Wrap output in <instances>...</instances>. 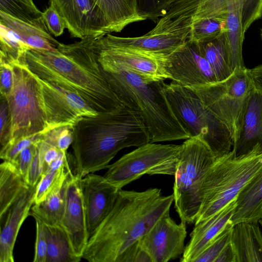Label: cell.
<instances>
[{
	"label": "cell",
	"instance_id": "obj_1",
	"mask_svg": "<svg viewBox=\"0 0 262 262\" xmlns=\"http://www.w3.org/2000/svg\"><path fill=\"white\" fill-rule=\"evenodd\" d=\"M173 194L161 189H120L115 204L89 238L82 258L90 262H130L139 241L170 212Z\"/></svg>",
	"mask_w": 262,
	"mask_h": 262
},
{
	"label": "cell",
	"instance_id": "obj_2",
	"mask_svg": "<svg viewBox=\"0 0 262 262\" xmlns=\"http://www.w3.org/2000/svg\"><path fill=\"white\" fill-rule=\"evenodd\" d=\"M95 38L60 43L53 51L30 49L25 61L39 78L76 93L98 113L110 112L123 104L101 72L94 50Z\"/></svg>",
	"mask_w": 262,
	"mask_h": 262
},
{
	"label": "cell",
	"instance_id": "obj_3",
	"mask_svg": "<svg viewBox=\"0 0 262 262\" xmlns=\"http://www.w3.org/2000/svg\"><path fill=\"white\" fill-rule=\"evenodd\" d=\"M73 131L74 171L81 178L107 168L123 148L150 142L140 115L124 105L112 112L79 118Z\"/></svg>",
	"mask_w": 262,
	"mask_h": 262
},
{
	"label": "cell",
	"instance_id": "obj_4",
	"mask_svg": "<svg viewBox=\"0 0 262 262\" xmlns=\"http://www.w3.org/2000/svg\"><path fill=\"white\" fill-rule=\"evenodd\" d=\"M96 58L103 76L120 102L136 111L142 118L150 142L190 138L173 114L164 92V80L146 78Z\"/></svg>",
	"mask_w": 262,
	"mask_h": 262
},
{
	"label": "cell",
	"instance_id": "obj_5",
	"mask_svg": "<svg viewBox=\"0 0 262 262\" xmlns=\"http://www.w3.org/2000/svg\"><path fill=\"white\" fill-rule=\"evenodd\" d=\"M262 169V148L258 144L248 152L236 156L232 150L216 159L204 178L201 204L195 223L209 217L234 200Z\"/></svg>",
	"mask_w": 262,
	"mask_h": 262
},
{
	"label": "cell",
	"instance_id": "obj_6",
	"mask_svg": "<svg viewBox=\"0 0 262 262\" xmlns=\"http://www.w3.org/2000/svg\"><path fill=\"white\" fill-rule=\"evenodd\" d=\"M164 92L176 118L190 138L201 139L216 159L232 151L233 142L228 128L193 90L172 81L164 83Z\"/></svg>",
	"mask_w": 262,
	"mask_h": 262
},
{
	"label": "cell",
	"instance_id": "obj_7",
	"mask_svg": "<svg viewBox=\"0 0 262 262\" xmlns=\"http://www.w3.org/2000/svg\"><path fill=\"white\" fill-rule=\"evenodd\" d=\"M233 8L238 10L246 31L255 21L262 18V0H168L150 32L189 34L195 23L227 14Z\"/></svg>",
	"mask_w": 262,
	"mask_h": 262
},
{
	"label": "cell",
	"instance_id": "obj_8",
	"mask_svg": "<svg viewBox=\"0 0 262 262\" xmlns=\"http://www.w3.org/2000/svg\"><path fill=\"white\" fill-rule=\"evenodd\" d=\"M25 56L11 63L13 85L6 98L11 118L9 141L50 130L41 84L28 68Z\"/></svg>",
	"mask_w": 262,
	"mask_h": 262
},
{
	"label": "cell",
	"instance_id": "obj_9",
	"mask_svg": "<svg viewBox=\"0 0 262 262\" xmlns=\"http://www.w3.org/2000/svg\"><path fill=\"white\" fill-rule=\"evenodd\" d=\"M215 160L208 146L198 137L189 138L181 144L172 193L181 221L195 223L201 204L203 181Z\"/></svg>",
	"mask_w": 262,
	"mask_h": 262
},
{
	"label": "cell",
	"instance_id": "obj_10",
	"mask_svg": "<svg viewBox=\"0 0 262 262\" xmlns=\"http://www.w3.org/2000/svg\"><path fill=\"white\" fill-rule=\"evenodd\" d=\"M254 87L249 69L246 68L233 73L223 81L191 89L227 127L234 146L239 138L247 102Z\"/></svg>",
	"mask_w": 262,
	"mask_h": 262
},
{
	"label": "cell",
	"instance_id": "obj_11",
	"mask_svg": "<svg viewBox=\"0 0 262 262\" xmlns=\"http://www.w3.org/2000/svg\"><path fill=\"white\" fill-rule=\"evenodd\" d=\"M181 145L149 142L107 166L104 178L119 190L145 174L174 176Z\"/></svg>",
	"mask_w": 262,
	"mask_h": 262
},
{
	"label": "cell",
	"instance_id": "obj_12",
	"mask_svg": "<svg viewBox=\"0 0 262 262\" xmlns=\"http://www.w3.org/2000/svg\"><path fill=\"white\" fill-rule=\"evenodd\" d=\"M94 50L97 57L144 78L164 81L170 79L164 68V60L168 54L119 46L110 41L105 35L95 37Z\"/></svg>",
	"mask_w": 262,
	"mask_h": 262
},
{
	"label": "cell",
	"instance_id": "obj_13",
	"mask_svg": "<svg viewBox=\"0 0 262 262\" xmlns=\"http://www.w3.org/2000/svg\"><path fill=\"white\" fill-rule=\"evenodd\" d=\"M164 68L170 79L190 89L218 81L196 43L189 40L166 56Z\"/></svg>",
	"mask_w": 262,
	"mask_h": 262
},
{
	"label": "cell",
	"instance_id": "obj_14",
	"mask_svg": "<svg viewBox=\"0 0 262 262\" xmlns=\"http://www.w3.org/2000/svg\"><path fill=\"white\" fill-rule=\"evenodd\" d=\"M82 178L70 168L63 187L64 207L59 223L75 254L80 258L89 238L81 186Z\"/></svg>",
	"mask_w": 262,
	"mask_h": 262
},
{
	"label": "cell",
	"instance_id": "obj_15",
	"mask_svg": "<svg viewBox=\"0 0 262 262\" xmlns=\"http://www.w3.org/2000/svg\"><path fill=\"white\" fill-rule=\"evenodd\" d=\"M37 77L41 84L50 130L73 125L81 117L98 114L76 93Z\"/></svg>",
	"mask_w": 262,
	"mask_h": 262
},
{
	"label": "cell",
	"instance_id": "obj_16",
	"mask_svg": "<svg viewBox=\"0 0 262 262\" xmlns=\"http://www.w3.org/2000/svg\"><path fill=\"white\" fill-rule=\"evenodd\" d=\"M186 223L177 224L170 212L161 217L139 241L152 262H167L183 254L187 235Z\"/></svg>",
	"mask_w": 262,
	"mask_h": 262
},
{
	"label": "cell",
	"instance_id": "obj_17",
	"mask_svg": "<svg viewBox=\"0 0 262 262\" xmlns=\"http://www.w3.org/2000/svg\"><path fill=\"white\" fill-rule=\"evenodd\" d=\"M74 37L84 39L108 33L105 16L93 0H51Z\"/></svg>",
	"mask_w": 262,
	"mask_h": 262
},
{
	"label": "cell",
	"instance_id": "obj_18",
	"mask_svg": "<svg viewBox=\"0 0 262 262\" xmlns=\"http://www.w3.org/2000/svg\"><path fill=\"white\" fill-rule=\"evenodd\" d=\"M81 186L90 238L113 208L120 190L94 173L83 177Z\"/></svg>",
	"mask_w": 262,
	"mask_h": 262
},
{
	"label": "cell",
	"instance_id": "obj_19",
	"mask_svg": "<svg viewBox=\"0 0 262 262\" xmlns=\"http://www.w3.org/2000/svg\"><path fill=\"white\" fill-rule=\"evenodd\" d=\"M36 186L24 191L0 217V262H13V249L19 229L30 215Z\"/></svg>",
	"mask_w": 262,
	"mask_h": 262
},
{
	"label": "cell",
	"instance_id": "obj_20",
	"mask_svg": "<svg viewBox=\"0 0 262 262\" xmlns=\"http://www.w3.org/2000/svg\"><path fill=\"white\" fill-rule=\"evenodd\" d=\"M236 206V198L209 217L195 223L181 258V262H193L230 221Z\"/></svg>",
	"mask_w": 262,
	"mask_h": 262
},
{
	"label": "cell",
	"instance_id": "obj_21",
	"mask_svg": "<svg viewBox=\"0 0 262 262\" xmlns=\"http://www.w3.org/2000/svg\"><path fill=\"white\" fill-rule=\"evenodd\" d=\"M257 144L262 148V89L255 85L247 102L239 138L232 150L239 156Z\"/></svg>",
	"mask_w": 262,
	"mask_h": 262
},
{
	"label": "cell",
	"instance_id": "obj_22",
	"mask_svg": "<svg viewBox=\"0 0 262 262\" xmlns=\"http://www.w3.org/2000/svg\"><path fill=\"white\" fill-rule=\"evenodd\" d=\"M230 242L236 262H262V233L258 222H241L234 225Z\"/></svg>",
	"mask_w": 262,
	"mask_h": 262
},
{
	"label": "cell",
	"instance_id": "obj_23",
	"mask_svg": "<svg viewBox=\"0 0 262 262\" xmlns=\"http://www.w3.org/2000/svg\"><path fill=\"white\" fill-rule=\"evenodd\" d=\"M262 217V169L243 187L236 197V206L230 219L235 225L256 222Z\"/></svg>",
	"mask_w": 262,
	"mask_h": 262
},
{
	"label": "cell",
	"instance_id": "obj_24",
	"mask_svg": "<svg viewBox=\"0 0 262 262\" xmlns=\"http://www.w3.org/2000/svg\"><path fill=\"white\" fill-rule=\"evenodd\" d=\"M103 12L108 32H120L131 24L147 19L139 10L138 0H93Z\"/></svg>",
	"mask_w": 262,
	"mask_h": 262
},
{
	"label": "cell",
	"instance_id": "obj_25",
	"mask_svg": "<svg viewBox=\"0 0 262 262\" xmlns=\"http://www.w3.org/2000/svg\"><path fill=\"white\" fill-rule=\"evenodd\" d=\"M112 42L121 46L132 47L158 53L169 54L185 43L189 37L186 34H146L135 37H123L110 33L105 34Z\"/></svg>",
	"mask_w": 262,
	"mask_h": 262
},
{
	"label": "cell",
	"instance_id": "obj_26",
	"mask_svg": "<svg viewBox=\"0 0 262 262\" xmlns=\"http://www.w3.org/2000/svg\"><path fill=\"white\" fill-rule=\"evenodd\" d=\"M0 24L15 33L32 49L53 51L60 42L54 39L48 31L14 18L0 11Z\"/></svg>",
	"mask_w": 262,
	"mask_h": 262
},
{
	"label": "cell",
	"instance_id": "obj_27",
	"mask_svg": "<svg viewBox=\"0 0 262 262\" xmlns=\"http://www.w3.org/2000/svg\"><path fill=\"white\" fill-rule=\"evenodd\" d=\"M30 185L15 165L4 161L0 165V217Z\"/></svg>",
	"mask_w": 262,
	"mask_h": 262
},
{
	"label": "cell",
	"instance_id": "obj_28",
	"mask_svg": "<svg viewBox=\"0 0 262 262\" xmlns=\"http://www.w3.org/2000/svg\"><path fill=\"white\" fill-rule=\"evenodd\" d=\"M227 30L225 32V46L233 73L245 69L243 58V43L246 31L241 22L239 11L233 9L227 14Z\"/></svg>",
	"mask_w": 262,
	"mask_h": 262
},
{
	"label": "cell",
	"instance_id": "obj_29",
	"mask_svg": "<svg viewBox=\"0 0 262 262\" xmlns=\"http://www.w3.org/2000/svg\"><path fill=\"white\" fill-rule=\"evenodd\" d=\"M225 32L213 39L195 42L212 68L218 81L226 79L233 74L225 46Z\"/></svg>",
	"mask_w": 262,
	"mask_h": 262
},
{
	"label": "cell",
	"instance_id": "obj_30",
	"mask_svg": "<svg viewBox=\"0 0 262 262\" xmlns=\"http://www.w3.org/2000/svg\"><path fill=\"white\" fill-rule=\"evenodd\" d=\"M47 241L46 262H78L81 258L74 253L69 237L59 225L44 223Z\"/></svg>",
	"mask_w": 262,
	"mask_h": 262
},
{
	"label": "cell",
	"instance_id": "obj_31",
	"mask_svg": "<svg viewBox=\"0 0 262 262\" xmlns=\"http://www.w3.org/2000/svg\"><path fill=\"white\" fill-rule=\"evenodd\" d=\"M68 176L56 184L42 202L33 205L30 215L47 224L59 225L64 207L63 187Z\"/></svg>",
	"mask_w": 262,
	"mask_h": 262
},
{
	"label": "cell",
	"instance_id": "obj_32",
	"mask_svg": "<svg viewBox=\"0 0 262 262\" xmlns=\"http://www.w3.org/2000/svg\"><path fill=\"white\" fill-rule=\"evenodd\" d=\"M227 14L203 18L195 23L190 28L188 40L195 42L204 41L226 31Z\"/></svg>",
	"mask_w": 262,
	"mask_h": 262
},
{
	"label": "cell",
	"instance_id": "obj_33",
	"mask_svg": "<svg viewBox=\"0 0 262 262\" xmlns=\"http://www.w3.org/2000/svg\"><path fill=\"white\" fill-rule=\"evenodd\" d=\"M0 11L49 31L42 12L21 0H0Z\"/></svg>",
	"mask_w": 262,
	"mask_h": 262
},
{
	"label": "cell",
	"instance_id": "obj_34",
	"mask_svg": "<svg viewBox=\"0 0 262 262\" xmlns=\"http://www.w3.org/2000/svg\"><path fill=\"white\" fill-rule=\"evenodd\" d=\"M0 27V58L11 63L19 60L32 49L14 31L1 24Z\"/></svg>",
	"mask_w": 262,
	"mask_h": 262
},
{
	"label": "cell",
	"instance_id": "obj_35",
	"mask_svg": "<svg viewBox=\"0 0 262 262\" xmlns=\"http://www.w3.org/2000/svg\"><path fill=\"white\" fill-rule=\"evenodd\" d=\"M70 168V161L68 158L61 168L54 170H45L36 187L34 204L42 202L56 184L68 175Z\"/></svg>",
	"mask_w": 262,
	"mask_h": 262
},
{
	"label": "cell",
	"instance_id": "obj_36",
	"mask_svg": "<svg viewBox=\"0 0 262 262\" xmlns=\"http://www.w3.org/2000/svg\"><path fill=\"white\" fill-rule=\"evenodd\" d=\"M233 225L230 221L224 229L193 260V262H215L222 250L230 242Z\"/></svg>",
	"mask_w": 262,
	"mask_h": 262
},
{
	"label": "cell",
	"instance_id": "obj_37",
	"mask_svg": "<svg viewBox=\"0 0 262 262\" xmlns=\"http://www.w3.org/2000/svg\"><path fill=\"white\" fill-rule=\"evenodd\" d=\"M73 125H63L52 128L45 133L43 140L61 151H67L73 141Z\"/></svg>",
	"mask_w": 262,
	"mask_h": 262
},
{
	"label": "cell",
	"instance_id": "obj_38",
	"mask_svg": "<svg viewBox=\"0 0 262 262\" xmlns=\"http://www.w3.org/2000/svg\"><path fill=\"white\" fill-rule=\"evenodd\" d=\"M45 133L22 138L13 141H9L1 148V158L4 161L14 162L21 150L28 146L41 140Z\"/></svg>",
	"mask_w": 262,
	"mask_h": 262
},
{
	"label": "cell",
	"instance_id": "obj_39",
	"mask_svg": "<svg viewBox=\"0 0 262 262\" xmlns=\"http://www.w3.org/2000/svg\"><path fill=\"white\" fill-rule=\"evenodd\" d=\"M42 17L49 32L55 36L61 35L67 28L65 21L52 3L42 12Z\"/></svg>",
	"mask_w": 262,
	"mask_h": 262
},
{
	"label": "cell",
	"instance_id": "obj_40",
	"mask_svg": "<svg viewBox=\"0 0 262 262\" xmlns=\"http://www.w3.org/2000/svg\"><path fill=\"white\" fill-rule=\"evenodd\" d=\"M34 218L36 223V238L33 261L46 262L47 246L43 223L38 218Z\"/></svg>",
	"mask_w": 262,
	"mask_h": 262
},
{
	"label": "cell",
	"instance_id": "obj_41",
	"mask_svg": "<svg viewBox=\"0 0 262 262\" xmlns=\"http://www.w3.org/2000/svg\"><path fill=\"white\" fill-rule=\"evenodd\" d=\"M39 142L34 143L21 150L14 162H12L15 165L27 183L30 168L35 152L37 144Z\"/></svg>",
	"mask_w": 262,
	"mask_h": 262
},
{
	"label": "cell",
	"instance_id": "obj_42",
	"mask_svg": "<svg viewBox=\"0 0 262 262\" xmlns=\"http://www.w3.org/2000/svg\"><path fill=\"white\" fill-rule=\"evenodd\" d=\"M11 137V118L7 100L1 97L0 142L2 147L6 145Z\"/></svg>",
	"mask_w": 262,
	"mask_h": 262
},
{
	"label": "cell",
	"instance_id": "obj_43",
	"mask_svg": "<svg viewBox=\"0 0 262 262\" xmlns=\"http://www.w3.org/2000/svg\"><path fill=\"white\" fill-rule=\"evenodd\" d=\"M39 142L37 144L29 172L28 183L31 186H36L45 169L43 155Z\"/></svg>",
	"mask_w": 262,
	"mask_h": 262
},
{
	"label": "cell",
	"instance_id": "obj_44",
	"mask_svg": "<svg viewBox=\"0 0 262 262\" xmlns=\"http://www.w3.org/2000/svg\"><path fill=\"white\" fill-rule=\"evenodd\" d=\"M12 66L0 58V92L1 97L6 98L11 92L13 85Z\"/></svg>",
	"mask_w": 262,
	"mask_h": 262
},
{
	"label": "cell",
	"instance_id": "obj_45",
	"mask_svg": "<svg viewBox=\"0 0 262 262\" xmlns=\"http://www.w3.org/2000/svg\"><path fill=\"white\" fill-rule=\"evenodd\" d=\"M168 0H138L139 10L147 19L157 23L159 14Z\"/></svg>",
	"mask_w": 262,
	"mask_h": 262
},
{
	"label": "cell",
	"instance_id": "obj_46",
	"mask_svg": "<svg viewBox=\"0 0 262 262\" xmlns=\"http://www.w3.org/2000/svg\"><path fill=\"white\" fill-rule=\"evenodd\" d=\"M215 262H236V254L231 242L223 248Z\"/></svg>",
	"mask_w": 262,
	"mask_h": 262
},
{
	"label": "cell",
	"instance_id": "obj_47",
	"mask_svg": "<svg viewBox=\"0 0 262 262\" xmlns=\"http://www.w3.org/2000/svg\"><path fill=\"white\" fill-rule=\"evenodd\" d=\"M249 71L255 85L262 89V64L249 69Z\"/></svg>",
	"mask_w": 262,
	"mask_h": 262
},
{
	"label": "cell",
	"instance_id": "obj_48",
	"mask_svg": "<svg viewBox=\"0 0 262 262\" xmlns=\"http://www.w3.org/2000/svg\"><path fill=\"white\" fill-rule=\"evenodd\" d=\"M34 9H38L35 5L33 0H21Z\"/></svg>",
	"mask_w": 262,
	"mask_h": 262
},
{
	"label": "cell",
	"instance_id": "obj_49",
	"mask_svg": "<svg viewBox=\"0 0 262 262\" xmlns=\"http://www.w3.org/2000/svg\"><path fill=\"white\" fill-rule=\"evenodd\" d=\"M258 223L261 225L262 226V217L258 221Z\"/></svg>",
	"mask_w": 262,
	"mask_h": 262
},
{
	"label": "cell",
	"instance_id": "obj_50",
	"mask_svg": "<svg viewBox=\"0 0 262 262\" xmlns=\"http://www.w3.org/2000/svg\"><path fill=\"white\" fill-rule=\"evenodd\" d=\"M260 35H261V38H262V29L261 30Z\"/></svg>",
	"mask_w": 262,
	"mask_h": 262
}]
</instances>
